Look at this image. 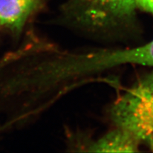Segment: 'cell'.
Wrapping results in <instances>:
<instances>
[{"instance_id": "277c9868", "label": "cell", "mask_w": 153, "mask_h": 153, "mask_svg": "<svg viewBox=\"0 0 153 153\" xmlns=\"http://www.w3.org/2000/svg\"><path fill=\"white\" fill-rule=\"evenodd\" d=\"M44 0H0V26L11 34L22 33Z\"/></svg>"}, {"instance_id": "3957f363", "label": "cell", "mask_w": 153, "mask_h": 153, "mask_svg": "<svg viewBox=\"0 0 153 153\" xmlns=\"http://www.w3.org/2000/svg\"><path fill=\"white\" fill-rule=\"evenodd\" d=\"M79 11L73 14L77 24L99 27L120 23L131 19L136 0H81Z\"/></svg>"}, {"instance_id": "7a4b0ae2", "label": "cell", "mask_w": 153, "mask_h": 153, "mask_svg": "<svg viewBox=\"0 0 153 153\" xmlns=\"http://www.w3.org/2000/svg\"><path fill=\"white\" fill-rule=\"evenodd\" d=\"M68 62V74H73L102 71L128 64L153 67V39L132 48L104 50L78 55Z\"/></svg>"}, {"instance_id": "5b68a950", "label": "cell", "mask_w": 153, "mask_h": 153, "mask_svg": "<svg viewBox=\"0 0 153 153\" xmlns=\"http://www.w3.org/2000/svg\"><path fill=\"white\" fill-rule=\"evenodd\" d=\"M140 145L138 140L128 131L116 127L91 143L87 148L89 152H135L139 150Z\"/></svg>"}, {"instance_id": "8992f818", "label": "cell", "mask_w": 153, "mask_h": 153, "mask_svg": "<svg viewBox=\"0 0 153 153\" xmlns=\"http://www.w3.org/2000/svg\"><path fill=\"white\" fill-rule=\"evenodd\" d=\"M137 7L153 15V0H136Z\"/></svg>"}, {"instance_id": "6da1fadb", "label": "cell", "mask_w": 153, "mask_h": 153, "mask_svg": "<svg viewBox=\"0 0 153 153\" xmlns=\"http://www.w3.org/2000/svg\"><path fill=\"white\" fill-rule=\"evenodd\" d=\"M111 116L116 127L128 131L153 151V72L118 97Z\"/></svg>"}]
</instances>
